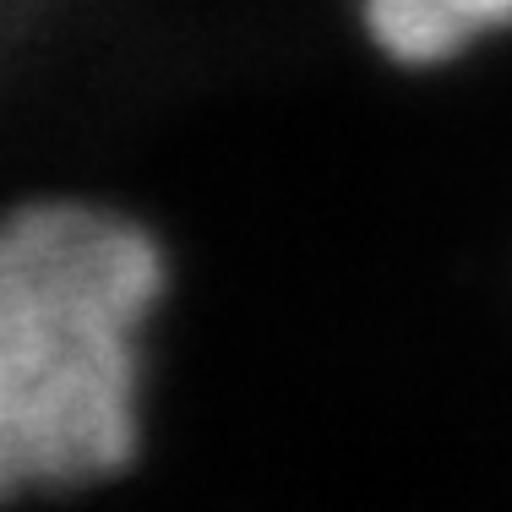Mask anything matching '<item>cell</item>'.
I'll use <instances>...</instances> for the list:
<instances>
[{
	"label": "cell",
	"mask_w": 512,
	"mask_h": 512,
	"mask_svg": "<svg viewBox=\"0 0 512 512\" xmlns=\"http://www.w3.org/2000/svg\"><path fill=\"white\" fill-rule=\"evenodd\" d=\"M158 240L99 202L0 218V502L109 480L142 442Z\"/></svg>",
	"instance_id": "1"
},
{
	"label": "cell",
	"mask_w": 512,
	"mask_h": 512,
	"mask_svg": "<svg viewBox=\"0 0 512 512\" xmlns=\"http://www.w3.org/2000/svg\"><path fill=\"white\" fill-rule=\"evenodd\" d=\"M365 28L382 55L404 66H436L485 33L512 28V0H365Z\"/></svg>",
	"instance_id": "2"
}]
</instances>
